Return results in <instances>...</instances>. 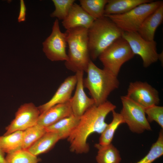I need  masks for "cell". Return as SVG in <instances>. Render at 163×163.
Listing matches in <instances>:
<instances>
[{
  "instance_id": "obj_22",
  "label": "cell",
  "mask_w": 163,
  "mask_h": 163,
  "mask_svg": "<svg viewBox=\"0 0 163 163\" xmlns=\"http://www.w3.org/2000/svg\"><path fill=\"white\" fill-rule=\"evenodd\" d=\"M113 119L110 123L107 124L106 127L101 134L99 139V144L102 145L111 143L115 132L118 126L125 123L120 114L116 112L115 110L112 111Z\"/></svg>"
},
{
  "instance_id": "obj_26",
  "label": "cell",
  "mask_w": 163,
  "mask_h": 163,
  "mask_svg": "<svg viewBox=\"0 0 163 163\" xmlns=\"http://www.w3.org/2000/svg\"><path fill=\"white\" fill-rule=\"evenodd\" d=\"M163 154V131L161 129L156 141L152 145L148 154L136 163H152Z\"/></svg>"
},
{
  "instance_id": "obj_13",
  "label": "cell",
  "mask_w": 163,
  "mask_h": 163,
  "mask_svg": "<svg viewBox=\"0 0 163 163\" xmlns=\"http://www.w3.org/2000/svg\"><path fill=\"white\" fill-rule=\"evenodd\" d=\"M77 81L75 75L66 78L52 98L46 103L38 107L40 114L55 105L69 101L72 93L76 87Z\"/></svg>"
},
{
  "instance_id": "obj_4",
  "label": "cell",
  "mask_w": 163,
  "mask_h": 163,
  "mask_svg": "<svg viewBox=\"0 0 163 163\" xmlns=\"http://www.w3.org/2000/svg\"><path fill=\"white\" fill-rule=\"evenodd\" d=\"M88 31L90 57L94 60L113 42L121 37L123 32L105 16L95 20Z\"/></svg>"
},
{
  "instance_id": "obj_12",
  "label": "cell",
  "mask_w": 163,
  "mask_h": 163,
  "mask_svg": "<svg viewBox=\"0 0 163 163\" xmlns=\"http://www.w3.org/2000/svg\"><path fill=\"white\" fill-rule=\"evenodd\" d=\"M83 71L75 73L77 83L75 94L69 101L72 111L75 116L80 117L89 108L95 105L92 98L88 97L84 90Z\"/></svg>"
},
{
  "instance_id": "obj_24",
  "label": "cell",
  "mask_w": 163,
  "mask_h": 163,
  "mask_svg": "<svg viewBox=\"0 0 163 163\" xmlns=\"http://www.w3.org/2000/svg\"><path fill=\"white\" fill-rule=\"evenodd\" d=\"M46 132V128L37 124L23 131L22 149H28Z\"/></svg>"
},
{
  "instance_id": "obj_1",
  "label": "cell",
  "mask_w": 163,
  "mask_h": 163,
  "mask_svg": "<svg viewBox=\"0 0 163 163\" xmlns=\"http://www.w3.org/2000/svg\"><path fill=\"white\" fill-rule=\"evenodd\" d=\"M116 108V105L107 100L88 109L80 117L78 125L67 138L70 151L77 154L88 152V137L94 133H101L107 125L105 122L107 116Z\"/></svg>"
},
{
  "instance_id": "obj_2",
  "label": "cell",
  "mask_w": 163,
  "mask_h": 163,
  "mask_svg": "<svg viewBox=\"0 0 163 163\" xmlns=\"http://www.w3.org/2000/svg\"><path fill=\"white\" fill-rule=\"evenodd\" d=\"M68 46L67 69L75 72H86L91 60L88 44V29L82 27L66 30L65 32Z\"/></svg>"
},
{
  "instance_id": "obj_30",
  "label": "cell",
  "mask_w": 163,
  "mask_h": 163,
  "mask_svg": "<svg viewBox=\"0 0 163 163\" xmlns=\"http://www.w3.org/2000/svg\"><path fill=\"white\" fill-rule=\"evenodd\" d=\"M5 153L0 148V163H6Z\"/></svg>"
},
{
  "instance_id": "obj_5",
  "label": "cell",
  "mask_w": 163,
  "mask_h": 163,
  "mask_svg": "<svg viewBox=\"0 0 163 163\" xmlns=\"http://www.w3.org/2000/svg\"><path fill=\"white\" fill-rule=\"evenodd\" d=\"M163 3L153 1L140 5L128 12L120 14L104 16L123 32H137L145 19Z\"/></svg>"
},
{
  "instance_id": "obj_8",
  "label": "cell",
  "mask_w": 163,
  "mask_h": 163,
  "mask_svg": "<svg viewBox=\"0 0 163 163\" xmlns=\"http://www.w3.org/2000/svg\"><path fill=\"white\" fill-rule=\"evenodd\" d=\"M122 37L127 42L134 54L141 57L144 67H148L159 59L160 54L157 53L154 40H146L137 32H123Z\"/></svg>"
},
{
  "instance_id": "obj_28",
  "label": "cell",
  "mask_w": 163,
  "mask_h": 163,
  "mask_svg": "<svg viewBox=\"0 0 163 163\" xmlns=\"http://www.w3.org/2000/svg\"><path fill=\"white\" fill-rule=\"evenodd\" d=\"M144 109L145 113L147 115L148 121H155L163 129V107L154 105Z\"/></svg>"
},
{
  "instance_id": "obj_11",
  "label": "cell",
  "mask_w": 163,
  "mask_h": 163,
  "mask_svg": "<svg viewBox=\"0 0 163 163\" xmlns=\"http://www.w3.org/2000/svg\"><path fill=\"white\" fill-rule=\"evenodd\" d=\"M126 96L144 108L158 105L160 101L158 91L146 82L130 83Z\"/></svg>"
},
{
  "instance_id": "obj_19",
  "label": "cell",
  "mask_w": 163,
  "mask_h": 163,
  "mask_svg": "<svg viewBox=\"0 0 163 163\" xmlns=\"http://www.w3.org/2000/svg\"><path fill=\"white\" fill-rule=\"evenodd\" d=\"M60 139V137L58 134L46 132L27 150L32 154L37 156L50 151Z\"/></svg>"
},
{
  "instance_id": "obj_27",
  "label": "cell",
  "mask_w": 163,
  "mask_h": 163,
  "mask_svg": "<svg viewBox=\"0 0 163 163\" xmlns=\"http://www.w3.org/2000/svg\"><path fill=\"white\" fill-rule=\"evenodd\" d=\"M55 10L50 14L52 18L63 20L67 17L70 9L75 3V0H53Z\"/></svg>"
},
{
  "instance_id": "obj_14",
  "label": "cell",
  "mask_w": 163,
  "mask_h": 163,
  "mask_svg": "<svg viewBox=\"0 0 163 163\" xmlns=\"http://www.w3.org/2000/svg\"><path fill=\"white\" fill-rule=\"evenodd\" d=\"M72 114L69 101L57 104L40 113L37 124L46 128Z\"/></svg>"
},
{
  "instance_id": "obj_15",
  "label": "cell",
  "mask_w": 163,
  "mask_h": 163,
  "mask_svg": "<svg viewBox=\"0 0 163 163\" xmlns=\"http://www.w3.org/2000/svg\"><path fill=\"white\" fill-rule=\"evenodd\" d=\"M94 20L80 5L74 3L62 24L66 30L79 27L88 29Z\"/></svg>"
},
{
  "instance_id": "obj_7",
  "label": "cell",
  "mask_w": 163,
  "mask_h": 163,
  "mask_svg": "<svg viewBox=\"0 0 163 163\" xmlns=\"http://www.w3.org/2000/svg\"><path fill=\"white\" fill-rule=\"evenodd\" d=\"M120 99L122 108L120 113L130 130L137 134L151 130L145 116L144 108L126 95L121 96Z\"/></svg>"
},
{
  "instance_id": "obj_6",
  "label": "cell",
  "mask_w": 163,
  "mask_h": 163,
  "mask_svg": "<svg viewBox=\"0 0 163 163\" xmlns=\"http://www.w3.org/2000/svg\"><path fill=\"white\" fill-rule=\"evenodd\" d=\"M135 55L127 42L121 37L105 49L98 58L104 68L117 76L123 65Z\"/></svg>"
},
{
  "instance_id": "obj_25",
  "label": "cell",
  "mask_w": 163,
  "mask_h": 163,
  "mask_svg": "<svg viewBox=\"0 0 163 163\" xmlns=\"http://www.w3.org/2000/svg\"><path fill=\"white\" fill-rule=\"evenodd\" d=\"M5 160L6 163H38L41 159L27 149H21L7 154Z\"/></svg>"
},
{
  "instance_id": "obj_3",
  "label": "cell",
  "mask_w": 163,
  "mask_h": 163,
  "mask_svg": "<svg viewBox=\"0 0 163 163\" xmlns=\"http://www.w3.org/2000/svg\"><path fill=\"white\" fill-rule=\"evenodd\" d=\"M86 72L87 75L83 79L84 86L89 90L96 105L107 101L110 93L119 87L117 76L104 68H98L91 60Z\"/></svg>"
},
{
  "instance_id": "obj_21",
  "label": "cell",
  "mask_w": 163,
  "mask_h": 163,
  "mask_svg": "<svg viewBox=\"0 0 163 163\" xmlns=\"http://www.w3.org/2000/svg\"><path fill=\"white\" fill-rule=\"evenodd\" d=\"M23 131L0 136V148L5 153H11L22 149Z\"/></svg>"
},
{
  "instance_id": "obj_23",
  "label": "cell",
  "mask_w": 163,
  "mask_h": 163,
  "mask_svg": "<svg viewBox=\"0 0 163 163\" xmlns=\"http://www.w3.org/2000/svg\"><path fill=\"white\" fill-rule=\"evenodd\" d=\"M108 0H80V5L94 20L104 16V11Z\"/></svg>"
},
{
  "instance_id": "obj_29",
  "label": "cell",
  "mask_w": 163,
  "mask_h": 163,
  "mask_svg": "<svg viewBox=\"0 0 163 163\" xmlns=\"http://www.w3.org/2000/svg\"><path fill=\"white\" fill-rule=\"evenodd\" d=\"M26 8L23 0L20 2V9L18 21L19 22L24 21L26 20Z\"/></svg>"
},
{
  "instance_id": "obj_9",
  "label": "cell",
  "mask_w": 163,
  "mask_h": 163,
  "mask_svg": "<svg viewBox=\"0 0 163 163\" xmlns=\"http://www.w3.org/2000/svg\"><path fill=\"white\" fill-rule=\"evenodd\" d=\"M43 50L46 57L52 61L68 60L66 50V34L60 29L58 19L53 22L50 35L43 43Z\"/></svg>"
},
{
  "instance_id": "obj_10",
  "label": "cell",
  "mask_w": 163,
  "mask_h": 163,
  "mask_svg": "<svg viewBox=\"0 0 163 163\" xmlns=\"http://www.w3.org/2000/svg\"><path fill=\"white\" fill-rule=\"evenodd\" d=\"M40 112L38 107L32 103L21 105L16 112L14 118L5 128L4 135L15 132L24 131L37 124Z\"/></svg>"
},
{
  "instance_id": "obj_20",
  "label": "cell",
  "mask_w": 163,
  "mask_h": 163,
  "mask_svg": "<svg viewBox=\"0 0 163 163\" xmlns=\"http://www.w3.org/2000/svg\"><path fill=\"white\" fill-rule=\"evenodd\" d=\"M97 149L96 160L97 163H120L121 158L119 151L112 143L102 145H94Z\"/></svg>"
},
{
  "instance_id": "obj_17",
  "label": "cell",
  "mask_w": 163,
  "mask_h": 163,
  "mask_svg": "<svg viewBox=\"0 0 163 163\" xmlns=\"http://www.w3.org/2000/svg\"><path fill=\"white\" fill-rule=\"evenodd\" d=\"M151 0H108L104 11V16L117 15L128 12L142 4Z\"/></svg>"
},
{
  "instance_id": "obj_16",
  "label": "cell",
  "mask_w": 163,
  "mask_h": 163,
  "mask_svg": "<svg viewBox=\"0 0 163 163\" xmlns=\"http://www.w3.org/2000/svg\"><path fill=\"white\" fill-rule=\"evenodd\" d=\"M163 20V3L145 19L137 32L146 40H154L155 31Z\"/></svg>"
},
{
  "instance_id": "obj_18",
  "label": "cell",
  "mask_w": 163,
  "mask_h": 163,
  "mask_svg": "<svg viewBox=\"0 0 163 163\" xmlns=\"http://www.w3.org/2000/svg\"><path fill=\"white\" fill-rule=\"evenodd\" d=\"M80 117L72 114L46 128V132L58 134L61 139L67 138L79 123Z\"/></svg>"
}]
</instances>
